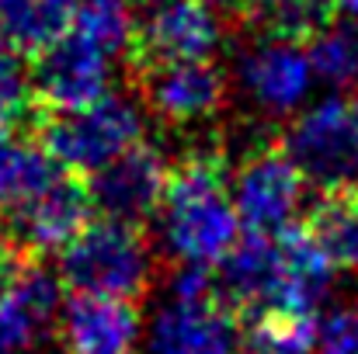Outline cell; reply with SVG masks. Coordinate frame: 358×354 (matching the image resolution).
<instances>
[{"mask_svg": "<svg viewBox=\"0 0 358 354\" xmlns=\"http://www.w3.org/2000/svg\"><path fill=\"white\" fill-rule=\"evenodd\" d=\"M237 77L247 98L268 112V115H289L296 112L313 84V63L310 52L299 42L289 38H257L247 45L237 59Z\"/></svg>", "mask_w": 358, "mask_h": 354, "instance_id": "7c38bea8", "label": "cell"}, {"mask_svg": "<svg viewBox=\"0 0 358 354\" xmlns=\"http://www.w3.org/2000/svg\"><path fill=\"white\" fill-rule=\"evenodd\" d=\"M14 246H10V230H7V212L0 209V257H10Z\"/></svg>", "mask_w": 358, "mask_h": 354, "instance_id": "484cf974", "label": "cell"}, {"mask_svg": "<svg viewBox=\"0 0 358 354\" xmlns=\"http://www.w3.org/2000/svg\"><path fill=\"white\" fill-rule=\"evenodd\" d=\"M63 174L66 170L49 156V149L38 139H10V135L0 139V209L3 212L42 195Z\"/></svg>", "mask_w": 358, "mask_h": 354, "instance_id": "e0dca14e", "label": "cell"}, {"mask_svg": "<svg viewBox=\"0 0 358 354\" xmlns=\"http://www.w3.org/2000/svg\"><path fill=\"white\" fill-rule=\"evenodd\" d=\"M112 87V63L108 52L77 35L73 28L63 31L56 42L35 52L31 66V91L42 112H66L84 108L105 98Z\"/></svg>", "mask_w": 358, "mask_h": 354, "instance_id": "ba28073f", "label": "cell"}, {"mask_svg": "<svg viewBox=\"0 0 358 354\" xmlns=\"http://www.w3.org/2000/svg\"><path fill=\"white\" fill-rule=\"evenodd\" d=\"M157 216L164 243L178 260L216 267L240 239V216L227 184L223 156L216 149L185 156L167 177Z\"/></svg>", "mask_w": 358, "mask_h": 354, "instance_id": "6da1fadb", "label": "cell"}, {"mask_svg": "<svg viewBox=\"0 0 358 354\" xmlns=\"http://www.w3.org/2000/svg\"><path fill=\"white\" fill-rule=\"evenodd\" d=\"M237 10L261 35L310 42L331 24L334 0H237Z\"/></svg>", "mask_w": 358, "mask_h": 354, "instance_id": "ffe728a7", "label": "cell"}, {"mask_svg": "<svg viewBox=\"0 0 358 354\" xmlns=\"http://www.w3.org/2000/svg\"><path fill=\"white\" fill-rule=\"evenodd\" d=\"M3 135H7V125H3V121H0V139H3Z\"/></svg>", "mask_w": 358, "mask_h": 354, "instance_id": "f546056e", "label": "cell"}, {"mask_svg": "<svg viewBox=\"0 0 358 354\" xmlns=\"http://www.w3.org/2000/svg\"><path fill=\"white\" fill-rule=\"evenodd\" d=\"M317 320L285 309H261L240 323V354H317Z\"/></svg>", "mask_w": 358, "mask_h": 354, "instance_id": "d6986e66", "label": "cell"}, {"mask_svg": "<svg viewBox=\"0 0 358 354\" xmlns=\"http://www.w3.org/2000/svg\"><path fill=\"white\" fill-rule=\"evenodd\" d=\"M275 239H278V292H275L271 309L317 316V309L324 306V299L334 288V278H338L341 264L313 236L310 226L296 223Z\"/></svg>", "mask_w": 358, "mask_h": 354, "instance_id": "9a60e30c", "label": "cell"}, {"mask_svg": "<svg viewBox=\"0 0 358 354\" xmlns=\"http://www.w3.org/2000/svg\"><path fill=\"white\" fill-rule=\"evenodd\" d=\"M216 292L234 313H261L275 306L278 292V239L247 233L216 264Z\"/></svg>", "mask_w": 358, "mask_h": 354, "instance_id": "2e32d148", "label": "cell"}, {"mask_svg": "<svg viewBox=\"0 0 358 354\" xmlns=\"http://www.w3.org/2000/svg\"><path fill=\"white\" fill-rule=\"evenodd\" d=\"M306 226L334 253L338 264L358 267V191L355 195H324L320 205H313Z\"/></svg>", "mask_w": 358, "mask_h": 354, "instance_id": "7402d4cb", "label": "cell"}, {"mask_svg": "<svg viewBox=\"0 0 358 354\" xmlns=\"http://www.w3.org/2000/svg\"><path fill=\"white\" fill-rule=\"evenodd\" d=\"M59 278L73 292L143 299L153 285L157 264L153 246L136 223L98 219L84 223V230L59 250Z\"/></svg>", "mask_w": 358, "mask_h": 354, "instance_id": "7a4b0ae2", "label": "cell"}, {"mask_svg": "<svg viewBox=\"0 0 358 354\" xmlns=\"http://www.w3.org/2000/svg\"><path fill=\"white\" fill-rule=\"evenodd\" d=\"M348 112H352V125H355V135H358V98L348 101Z\"/></svg>", "mask_w": 358, "mask_h": 354, "instance_id": "f1b7e54d", "label": "cell"}, {"mask_svg": "<svg viewBox=\"0 0 358 354\" xmlns=\"http://www.w3.org/2000/svg\"><path fill=\"white\" fill-rule=\"evenodd\" d=\"M87 177H91L87 181L91 209H98L108 219L139 226L150 216H157L160 198L167 191L171 167H167V156L160 146L139 139Z\"/></svg>", "mask_w": 358, "mask_h": 354, "instance_id": "9c48e42d", "label": "cell"}, {"mask_svg": "<svg viewBox=\"0 0 358 354\" xmlns=\"http://www.w3.org/2000/svg\"><path fill=\"white\" fill-rule=\"evenodd\" d=\"M35 139L66 174L87 177L143 139V108L108 91L84 108L42 112L35 121Z\"/></svg>", "mask_w": 358, "mask_h": 354, "instance_id": "3957f363", "label": "cell"}, {"mask_svg": "<svg viewBox=\"0 0 358 354\" xmlns=\"http://www.w3.org/2000/svg\"><path fill=\"white\" fill-rule=\"evenodd\" d=\"M334 7H338L341 14H348V17L358 21V0H334Z\"/></svg>", "mask_w": 358, "mask_h": 354, "instance_id": "4316f807", "label": "cell"}, {"mask_svg": "<svg viewBox=\"0 0 358 354\" xmlns=\"http://www.w3.org/2000/svg\"><path fill=\"white\" fill-rule=\"evenodd\" d=\"M10 260H14V253H10V257H0V285H3V278H7V271H10Z\"/></svg>", "mask_w": 358, "mask_h": 354, "instance_id": "83f0119b", "label": "cell"}, {"mask_svg": "<svg viewBox=\"0 0 358 354\" xmlns=\"http://www.w3.org/2000/svg\"><path fill=\"white\" fill-rule=\"evenodd\" d=\"M146 108L164 121H202L227 105V73L209 59H174L136 70Z\"/></svg>", "mask_w": 358, "mask_h": 354, "instance_id": "30bf717a", "label": "cell"}, {"mask_svg": "<svg viewBox=\"0 0 358 354\" xmlns=\"http://www.w3.org/2000/svg\"><path fill=\"white\" fill-rule=\"evenodd\" d=\"M150 354H240V320L220 299H171L150 323Z\"/></svg>", "mask_w": 358, "mask_h": 354, "instance_id": "5bb4252c", "label": "cell"}, {"mask_svg": "<svg viewBox=\"0 0 358 354\" xmlns=\"http://www.w3.org/2000/svg\"><path fill=\"white\" fill-rule=\"evenodd\" d=\"M234 209L247 233L278 236L299 223L306 205V177L285 156L282 146L268 142L243 156L230 184Z\"/></svg>", "mask_w": 358, "mask_h": 354, "instance_id": "8992f818", "label": "cell"}, {"mask_svg": "<svg viewBox=\"0 0 358 354\" xmlns=\"http://www.w3.org/2000/svg\"><path fill=\"white\" fill-rule=\"evenodd\" d=\"M227 35V7L216 0H150L136 17L129 66L143 70L174 59H209Z\"/></svg>", "mask_w": 358, "mask_h": 354, "instance_id": "5b68a950", "label": "cell"}, {"mask_svg": "<svg viewBox=\"0 0 358 354\" xmlns=\"http://www.w3.org/2000/svg\"><path fill=\"white\" fill-rule=\"evenodd\" d=\"M306 52L313 63V77L334 87H358V28L327 24L310 38Z\"/></svg>", "mask_w": 358, "mask_h": 354, "instance_id": "603a6c76", "label": "cell"}, {"mask_svg": "<svg viewBox=\"0 0 358 354\" xmlns=\"http://www.w3.org/2000/svg\"><path fill=\"white\" fill-rule=\"evenodd\" d=\"M282 149L299 167L306 184L320 188L324 195L358 191V135L348 101L327 98L306 108L285 128Z\"/></svg>", "mask_w": 358, "mask_h": 354, "instance_id": "277c9868", "label": "cell"}, {"mask_svg": "<svg viewBox=\"0 0 358 354\" xmlns=\"http://www.w3.org/2000/svg\"><path fill=\"white\" fill-rule=\"evenodd\" d=\"M63 306V278L49 271L42 257L14 253L0 285V354H31L56 334Z\"/></svg>", "mask_w": 358, "mask_h": 354, "instance_id": "52a82bcc", "label": "cell"}, {"mask_svg": "<svg viewBox=\"0 0 358 354\" xmlns=\"http://www.w3.org/2000/svg\"><path fill=\"white\" fill-rule=\"evenodd\" d=\"M35 108L31 91V66L24 63V52L0 38V121L10 125Z\"/></svg>", "mask_w": 358, "mask_h": 354, "instance_id": "cb8c5ba5", "label": "cell"}, {"mask_svg": "<svg viewBox=\"0 0 358 354\" xmlns=\"http://www.w3.org/2000/svg\"><path fill=\"white\" fill-rule=\"evenodd\" d=\"M87 219H91L87 184L63 174L42 195H35L24 205L7 212L10 246H14V253H28V257L56 253L84 230Z\"/></svg>", "mask_w": 358, "mask_h": 354, "instance_id": "4fadbf2b", "label": "cell"}, {"mask_svg": "<svg viewBox=\"0 0 358 354\" xmlns=\"http://www.w3.org/2000/svg\"><path fill=\"white\" fill-rule=\"evenodd\" d=\"M317 354H358V302L334 309L317 330Z\"/></svg>", "mask_w": 358, "mask_h": 354, "instance_id": "d4e9b609", "label": "cell"}, {"mask_svg": "<svg viewBox=\"0 0 358 354\" xmlns=\"http://www.w3.org/2000/svg\"><path fill=\"white\" fill-rule=\"evenodd\" d=\"M77 35L94 42L98 49L129 52L132 35H136V10L132 0H77L73 3V24Z\"/></svg>", "mask_w": 358, "mask_h": 354, "instance_id": "44dd1931", "label": "cell"}, {"mask_svg": "<svg viewBox=\"0 0 358 354\" xmlns=\"http://www.w3.org/2000/svg\"><path fill=\"white\" fill-rule=\"evenodd\" d=\"M77 0H0V38L21 52H38L73 24Z\"/></svg>", "mask_w": 358, "mask_h": 354, "instance_id": "ac0fdd59", "label": "cell"}, {"mask_svg": "<svg viewBox=\"0 0 358 354\" xmlns=\"http://www.w3.org/2000/svg\"><path fill=\"white\" fill-rule=\"evenodd\" d=\"M143 320L132 299L73 292L56 316V341L63 354H136Z\"/></svg>", "mask_w": 358, "mask_h": 354, "instance_id": "8fae6325", "label": "cell"}]
</instances>
